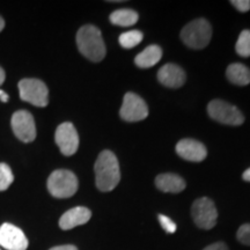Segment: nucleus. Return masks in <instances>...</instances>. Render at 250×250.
Masks as SVG:
<instances>
[{"label": "nucleus", "instance_id": "nucleus-1", "mask_svg": "<svg viewBox=\"0 0 250 250\" xmlns=\"http://www.w3.org/2000/svg\"><path fill=\"white\" fill-rule=\"evenodd\" d=\"M95 183L100 191L108 192L114 190L121 181V169L117 156L111 151H102L94 166Z\"/></svg>", "mask_w": 250, "mask_h": 250}, {"label": "nucleus", "instance_id": "nucleus-2", "mask_svg": "<svg viewBox=\"0 0 250 250\" xmlns=\"http://www.w3.org/2000/svg\"><path fill=\"white\" fill-rule=\"evenodd\" d=\"M77 45L81 55L94 62H101L107 54L101 30L93 24L80 28L77 34Z\"/></svg>", "mask_w": 250, "mask_h": 250}, {"label": "nucleus", "instance_id": "nucleus-3", "mask_svg": "<svg viewBox=\"0 0 250 250\" xmlns=\"http://www.w3.org/2000/svg\"><path fill=\"white\" fill-rule=\"evenodd\" d=\"M212 37V27L205 19H196L181 31V39L190 49L201 50L208 45Z\"/></svg>", "mask_w": 250, "mask_h": 250}, {"label": "nucleus", "instance_id": "nucleus-4", "mask_svg": "<svg viewBox=\"0 0 250 250\" xmlns=\"http://www.w3.org/2000/svg\"><path fill=\"white\" fill-rule=\"evenodd\" d=\"M48 190L56 198H70L77 192L79 182L72 171L58 169L52 171L48 179Z\"/></svg>", "mask_w": 250, "mask_h": 250}, {"label": "nucleus", "instance_id": "nucleus-5", "mask_svg": "<svg viewBox=\"0 0 250 250\" xmlns=\"http://www.w3.org/2000/svg\"><path fill=\"white\" fill-rule=\"evenodd\" d=\"M18 87L22 101L40 108L48 105L49 90L43 81L39 79H22Z\"/></svg>", "mask_w": 250, "mask_h": 250}, {"label": "nucleus", "instance_id": "nucleus-6", "mask_svg": "<svg viewBox=\"0 0 250 250\" xmlns=\"http://www.w3.org/2000/svg\"><path fill=\"white\" fill-rule=\"evenodd\" d=\"M208 112L212 120L225 125L239 126L245 122L242 112L224 100H212L208 105Z\"/></svg>", "mask_w": 250, "mask_h": 250}, {"label": "nucleus", "instance_id": "nucleus-7", "mask_svg": "<svg viewBox=\"0 0 250 250\" xmlns=\"http://www.w3.org/2000/svg\"><path fill=\"white\" fill-rule=\"evenodd\" d=\"M191 214L195 224L202 229H211L217 224L218 211L214 203L208 197H202L193 202Z\"/></svg>", "mask_w": 250, "mask_h": 250}, {"label": "nucleus", "instance_id": "nucleus-8", "mask_svg": "<svg viewBox=\"0 0 250 250\" xmlns=\"http://www.w3.org/2000/svg\"><path fill=\"white\" fill-rule=\"evenodd\" d=\"M120 116L125 122H139L148 116V107L139 95L132 92L125 94Z\"/></svg>", "mask_w": 250, "mask_h": 250}, {"label": "nucleus", "instance_id": "nucleus-9", "mask_svg": "<svg viewBox=\"0 0 250 250\" xmlns=\"http://www.w3.org/2000/svg\"><path fill=\"white\" fill-rule=\"evenodd\" d=\"M12 129L18 139L31 143L36 138V126L33 115L27 110H19L12 116Z\"/></svg>", "mask_w": 250, "mask_h": 250}, {"label": "nucleus", "instance_id": "nucleus-10", "mask_svg": "<svg viewBox=\"0 0 250 250\" xmlns=\"http://www.w3.org/2000/svg\"><path fill=\"white\" fill-rule=\"evenodd\" d=\"M55 140L61 152L66 156L73 155L79 148V136L74 125L70 122L59 125L56 130Z\"/></svg>", "mask_w": 250, "mask_h": 250}, {"label": "nucleus", "instance_id": "nucleus-11", "mask_svg": "<svg viewBox=\"0 0 250 250\" xmlns=\"http://www.w3.org/2000/svg\"><path fill=\"white\" fill-rule=\"evenodd\" d=\"M0 246L7 250H26L28 239L20 228L6 223L0 227Z\"/></svg>", "mask_w": 250, "mask_h": 250}, {"label": "nucleus", "instance_id": "nucleus-12", "mask_svg": "<svg viewBox=\"0 0 250 250\" xmlns=\"http://www.w3.org/2000/svg\"><path fill=\"white\" fill-rule=\"evenodd\" d=\"M176 153L187 161L202 162L208 156V149L195 139H182L177 143Z\"/></svg>", "mask_w": 250, "mask_h": 250}, {"label": "nucleus", "instance_id": "nucleus-13", "mask_svg": "<svg viewBox=\"0 0 250 250\" xmlns=\"http://www.w3.org/2000/svg\"><path fill=\"white\" fill-rule=\"evenodd\" d=\"M158 80L161 85L168 88H180L187 80L186 72L179 65L168 62L158 72Z\"/></svg>", "mask_w": 250, "mask_h": 250}, {"label": "nucleus", "instance_id": "nucleus-14", "mask_svg": "<svg viewBox=\"0 0 250 250\" xmlns=\"http://www.w3.org/2000/svg\"><path fill=\"white\" fill-rule=\"evenodd\" d=\"M90 217H92V212L88 208L83 206H77L62 215L59 219V227L64 230L72 229V228L88 223Z\"/></svg>", "mask_w": 250, "mask_h": 250}, {"label": "nucleus", "instance_id": "nucleus-15", "mask_svg": "<svg viewBox=\"0 0 250 250\" xmlns=\"http://www.w3.org/2000/svg\"><path fill=\"white\" fill-rule=\"evenodd\" d=\"M155 186L164 192L179 193L186 189V181L180 175L166 173L156 176Z\"/></svg>", "mask_w": 250, "mask_h": 250}, {"label": "nucleus", "instance_id": "nucleus-16", "mask_svg": "<svg viewBox=\"0 0 250 250\" xmlns=\"http://www.w3.org/2000/svg\"><path fill=\"white\" fill-rule=\"evenodd\" d=\"M162 57V50L159 45H149L139 55L136 56L134 62L140 68H149L160 62Z\"/></svg>", "mask_w": 250, "mask_h": 250}, {"label": "nucleus", "instance_id": "nucleus-17", "mask_svg": "<svg viewBox=\"0 0 250 250\" xmlns=\"http://www.w3.org/2000/svg\"><path fill=\"white\" fill-rule=\"evenodd\" d=\"M226 77L234 85L246 86L250 83V70L240 62H234L227 67Z\"/></svg>", "mask_w": 250, "mask_h": 250}, {"label": "nucleus", "instance_id": "nucleus-18", "mask_svg": "<svg viewBox=\"0 0 250 250\" xmlns=\"http://www.w3.org/2000/svg\"><path fill=\"white\" fill-rule=\"evenodd\" d=\"M109 19H110V22L112 24H116L120 27H130L137 23L139 15L133 9L122 8L112 12Z\"/></svg>", "mask_w": 250, "mask_h": 250}, {"label": "nucleus", "instance_id": "nucleus-19", "mask_svg": "<svg viewBox=\"0 0 250 250\" xmlns=\"http://www.w3.org/2000/svg\"><path fill=\"white\" fill-rule=\"evenodd\" d=\"M143 33L139 30H130L123 33L120 36V44L124 49H132L143 41Z\"/></svg>", "mask_w": 250, "mask_h": 250}, {"label": "nucleus", "instance_id": "nucleus-20", "mask_svg": "<svg viewBox=\"0 0 250 250\" xmlns=\"http://www.w3.org/2000/svg\"><path fill=\"white\" fill-rule=\"evenodd\" d=\"M236 54L241 57H249L250 56V30H242L237 39L235 45Z\"/></svg>", "mask_w": 250, "mask_h": 250}, {"label": "nucleus", "instance_id": "nucleus-21", "mask_svg": "<svg viewBox=\"0 0 250 250\" xmlns=\"http://www.w3.org/2000/svg\"><path fill=\"white\" fill-rule=\"evenodd\" d=\"M14 176L8 165L0 164V191L7 190L9 186L13 183Z\"/></svg>", "mask_w": 250, "mask_h": 250}, {"label": "nucleus", "instance_id": "nucleus-22", "mask_svg": "<svg viewBox=\"0 0 250 250\" xmlns=\"http://www.w3.org/2000/svg\"><path fill=\"white\" fill-rule=\"evenodd\" d=\"M236 237L242 245L250 246V224H245L239 228Z\"/></svg>", "mask_w": 250, "mask_h": 250}, {"label": "nucleus", "instance_id": "nucleus-23", "mask_svg": "<svg viewBox=\"0 0 250 250\" xmlns=\"http://www.w3.org/2000/svg\"><path fill=\"white\" fill-rule=\"evenodd\" d=\"M158 218H159V223L161 224L162 228H164L166 232L169 234H173L176 232V224H175L170 218H168L167 215H164V214H159Z\"/></svg>", "mask_w": 250, "mask_h": 250}, {"label": "nucleus", "instance_id": "nucleus-24", "mask_svg": "<svg viewBox=\"0 0 250 250\" xmlns=\"http://www.w3.org/2000/svg\"><path fill=\"white\" fill-rule=\"evenodd\" d=\"M230 4H232L237 11L241 12V13H246V12H248L250 9L249 0H232Z\"/></svg>", "mask_w": 250, "mask_h": 250}, {"label": "nucleus", "instance_id": "nucleus-25", "mask_svg": "<svg viewBox=\"0 0 250 250\" xmlns=\"http://www.w3.org/2000/svg\"><path fill=\"white\" fill-rule=\"evenodd\" d=\"M203 250H228V247L224 242H215L208 246Z\"/></svg>", "mask_w": 250, "mask_h": 250}, {"label": "nucleus", "instance_id": "nucleus-26", "mask_svg": "<svg viewBox=\"0 0 250 250\" xmlns=\"http://www.w3.org/2000/svg\"><path fill=\"white\" fill-rule=\"evenodd\" d=\"M49 250H78L77 247L72 246V245H66V246H58V247H54V248L49 249Z\"/></svg>", "mask_w": 250, "mask_h": 250}, {"label": "nucleus", "instance_id": "nucleus-27", "mask_svg": "<svg viewBox=\"0 0 250 250\" xmlns=\"http://www.w3.org/2000/svg\"><path fill=\"white\" fill-rule=\"evenodd\" d=\"M9 100V96L7 95V93H5L4 90L0 89V101L1 102H7Z\"/></svg>", "mask_w": 250, "mask_h": 250}, {"label": "nucleus", "instance_id": "nucleus-28", "mask_svg": "<svg viewBox=\"0 0 250 250\" xmlns=\"http://www.w3.org/2000/svg\"><path fill=\"white\" fill-rule=\"evenodd\" d=\"M242 179L247 181V182H250V168H248V169H247L245 173H243Z\"/></svg>", "mask_w": 250, "mask_h": 250}, {"label": "nucleus", "instance_id": "nucleus-29", "mask_svg": "<svg viewBox=\"0 0 250 250\" xmlns=\"http://www.w3.org/2000/svg\"><path fill=\"white\" fill-rule=\"evenodd\" d=\"M5 78H6L5 71L2 70L1 67H0V86H1L2 83H4V81H5Z\"/></svg>", "mask_w": 250, "mask_h": 250}, {"label": "nucleus", "instance_id": "nucleus-30", "mask_svg": "<svg viewBox=\"0 0 250 250\" xmlns=\"http://www.w3.org/2000/svg\"><path fill=\"white\" fill-rule=\"evenodd\" d=\"M4 27H5V21H4V19L0 17V31L4 29Z\"/></svg>", "mask_w": 250, "mask_h": 250}, {"label": "nucleus", "instance_id": "nucleus-31", "mask_svg": "<svg viewBox=\"0 0 250 250\" xmlns=\"http://www.w3.org/2000/svg\"><path fill=\"white\" fill-rule=\"evenodd\" d=\"M0 250H1V249H0Z\"/></svg>", "mask_w": 250, "mask_h": 250}]
</instances>
